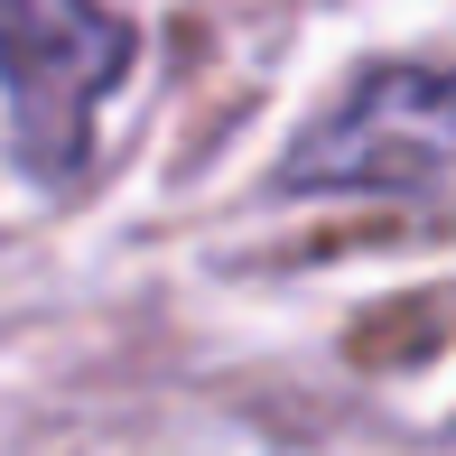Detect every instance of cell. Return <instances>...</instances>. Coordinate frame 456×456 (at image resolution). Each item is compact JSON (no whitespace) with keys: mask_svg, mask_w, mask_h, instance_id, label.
<instances>
[{"mask_svg":"<svg viewBox=\"0 0 456 456\" xmlns=\"http://www.w3.org/2000/svg\"><path fill=\"white\" fill-rule=\"evenodd\" d=\"M140 28L102 0H0V85H10V140L28 177H75L94 140V102L131 75Z\"/></svg>","mask_w":456,"mask_h":456,"instance_id":"obj_1","label":"cell"},{"mask_svg":"<svg viewBox=\"0 0 456 456\" xmlns=\"http://www.w3.org/2000/svg\"><path fill=\"white\" fill-rule=\"evenodd\" d=\"M298 196H456V66H372L298 150Z\"/></svg>","mask_w":456,"mask_h":456,"instance_id":"obj_2","label":"cell"}]
</instances>
